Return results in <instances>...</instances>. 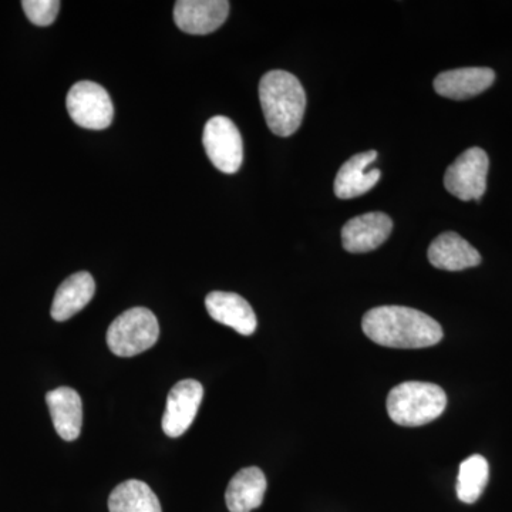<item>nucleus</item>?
I'll list each match as a JSON object with an SVG mask.
<instances>
[{"mask_svg": "<svg viewBox=\"0 0 512 512\" xmlns=\"http://www.w3.org/2000/svg\"><path fill=\"white\" fill-rule=\"evenodd\" d=\"M393 221L383 212H367L346 222L342 229L343 248L352 254L377 249L392 234Z\"/></svg>", "mask_w": 512, "mask_h": 512, "instance_id": "10", "label": "nucleus"}, {"mask_svg": "<svg viewBox=\"0 0 512 512\" xmlns=\"http://www.w3.org/2000/svg\"><path fill=\"white\" fill-rule=\"evenodd\" d=\"M205 308L212 319L237 330L239 335H254L258 320L254 309L242 296L232 292H211L205 298Z\"/></svg>", "mask_w": 512, "mask_h": 512, "instance_id": "12", "label": "nucleus"}, {"mask_svg": "<svg viewBox=\"0 0 512 512\" xmlns=\"http://www.w3.org/2000/svg\"><path fill=\"white\" fill-rule=\"evenodd\" d=\"M23 10L33 25L46 28L52 25L59 13V0H23Z\"/></svg>", "mask_w": 512, "mask_h": 512, "instance_id": "20", "label": "nucleus"}, {"mask_svg": "<svg viewBox=\"0 0 512 512\" xmlns=\"http://www.w3.org/2000/svg\"><path fill=\"white\" fill-rule=\"evenodd\" d=\"M66 107L74 123L87 130H106L113 123V103L107 90L100 84H74L67 94Z\"/></svg>", "mask_w": 512, "mask_h": 512, "instance_id": "6", "label": "nucleus"}, {"mask_svg": "<svg viewBox=\"0 0 512 512\" xmlns=\"http://www.w3.org/2000/svg\"><path fill=\"white\" fill-rule=\"evenodd\" d=\"M202 143L212 165L221 173L235 174L241 168L244 160L241 133L228 117L217 116L208 120Z\"/></svg>", "mask_w": 512, "mask_h": 512, "instance_id": "7", "label": "nucleus"}, {"mask_svg": "<svg viewBox=\"0 0 512 512\" xmlns=\"http://www.w3.org/2000/svg\"><path fill=\"white\" fill-rule=\"evenodd\" d=\"M160 326L156 315L147 308H133L121 313L107 330V345L114 355H140L156 345Z\"/></svg>", "mask_w": 512, "mask_h": 512, "instance_id": "4", "label": "nucleus"}, {"mask_svg": "<svg viewBox=\"0 0 512 512\" xmlns=\"http://www.w3.org/2000/svg\"><path fill=\"white\" fill-rule=\"evenodd\" d=\"M204 387L197 380H181L170 390L163 416V430L171 439L190 429L200 409Z\"/></svg>", "mask_w": 512, "mask_h": 512, "instance_id": "8", "label": "nucleus"}, {"mask_svg": "<svg viewBox=\"0 0 512 512\" xmlns=\"http://www.w3.org/2000/svg\"><path fill=\"white\" fill-rule=\"evenodd\" d=\"M365 335L386 348L423 349L443 339L437 320L406 306H379L365 313L362 320Z\"/></svg>", "mask_w": 512, "mask_h": 512, "instance_id": "1", "label": "nucleus"}, {"mask_svg": "<svg viewBox=\"0 0 512 512\" xmlns=\"http://www.w3.org/2000/svg\"><path fill=\"white\" fill-rule=\"evenodd\" d=\"M430 264L443 271L457 272L481 264V255L456 232H444L429 248Z\"/></svg>", "mask_w": 512, "mask_h": 512, "instance_id": "14", "label": "nucleus"}, {"mask_svg": "<svg viewBox=\"0 0 512 512\" xmlns=\"http://www.w3.org/2000/svg\"><path fill=\"white\" fill-rule=\"evenodd\" d=\"M53 426L64 441L79 439L83 424V406L79 393L72 387H59L46 394Z\"/></svg>", "mask_w": 512, "mask_h": 512, "instance_id": "15", "label": "nucleus"}, {"mask_svg": "<svg viewBox=\"0 0 512 512\" xmlns=\"http://www.w3.org/2000/svg\"><path fill=\"white\" fill-rule=\"evenodd\" d=\"M229 2L225 0H178L174 20L178 29L190 35H208L224 25Z\"/></svg>", "mask_w": 512, "mask_h": 512, "instance_id": "9", "label": "nucleus"}, {"mask_svg": "<svg viewBox=\"0 0 512 512\" xmlns=\"http://www.w3.org/2000/svg\"><path fill=\"white\" fill-rule=\"evenodd\" d=\"M94 292H96V284L89 272H77L69 276L56 291L52 312H50L52 318L57 322L73 318L76 313L89 305Z\"/></svg>", "mask_w": 512, "mask_h": 512, "instance_id": "17", "label": "nucleus"}, {"mask_svg": "<svg viewBox=\"0 0 512 512\" xmlns=\"http://www.w3.org/2000/svg\"><path fill=\"white\" fill-rule=\"evenodd\" d=\"M490 160L480 147L468 148L447 168L444 187L461 201H480L487 190Z\"/></svg>", "mask_w": 512, "mask_h": 512, "instance_id": "5", "label": "nucleus"}, {"mask_svg": "<svg viewBox=\"0 0 512 512\" xmlns=\"http://www.w3.org/2000/svg\"><path fill=\"white\" fill-rule=\"evenodd\" d=\"M490 478L488 461L480 454L468 457L461 463L457 478L458 500L474 504L483 495Z\"/></svg>", "mask_w": 512, "mask_h": 512, "instance_id": "19", "label": "nucleus"}, {"mask_svg": "<svg viewBox=\"0 0 512 512\" xmlns=\"http://www.w3.org/2000/svg\"><path fill=\"white\" fill-rule=\"evenodd\" d=\"M387 413L403 427H419L439 419L447 407V396L440 386L426 382H404L387 396Z\"/></svg>", "mask_w": 512, "mask_h": 512, "instance_id": "3", "label": "nucleus"}, {"mask_svg": "<svg viewBox=\"0 0 512 512\" xmlns=\"http://www.w3.org/2000/svg\"><path fill=\"white\" fill-rule=\"evenodd\" d=\"M377 160L376 151L356 154L340 167L335 178V194L340 200H352L372 190L380 180V170H367Z\"/></svg>", "mask_w": 512, "mask_h": 512, "instance_id": "13", "label": "nucleus"}, {"mask_svg": "<svg viewBox=\"0 0 512 512\" xmlns=\"http://www.w3.org/2000/svg\"><path fill=\"white\" fill-rule=\"evenodd\" d=\"M110 512H163L154 491L143 481L128 480L114 488L109 498Z\"/></svg>", "mask_w": 512, "mask_h": 512, "instance_id": "18", "label": "nucleus"}, {"mask_svg": "<svg viewBox=\"0 0 512 512\" xmlns=\"http://www.w3.org/2000/svg\"><path fill=\"white\" fill-rule=\"evenodd\" d=\"M266 477L261 468L247 467L229 481L225 503L231 512H251L264 503Z\"/></svg>", "mask_w": 512, "mask_h": 512, "instance_id": "16", "label": "nucleus"}, {"mask_svg": "<svg viewBox=\"0 0 512 512\" xmlns=\"http://www.w3.org/2000/svg\"><path fill=\"white\" fill-rule=\"evenodd\" d=\"M259 100L269 130L289 137L301 127L306 94L299 79L284 70H272L259 83Z\"/></svg>", "mask_w": 512, "mask_h": 512, "instance_id": "2", "label": "nucleus"}, {"mask_svg": "<svg viewBox=\"0 0 512 512\" xmlns=\"http://www.w3.org/2000/svg\"><path fill=\"white\" fill-rule=\"evenodd\" d=\"M494 80L490 67H463L440 73L434 80V89L446 99L467 100L490 89Z\"/></svg>", "mask_w": 512, "mask_h": 512, "instance_id": "11", "label": "nucleus"}]
</instances>
